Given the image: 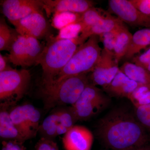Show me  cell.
<instances>
[{
    "instance_id": "obj_32",
    "label": "cell",
    "mask_w": 150,
    "mask_h": 150,
    "mask_svg": "<svg viewBox=\"0 0 150 150\" xmlns=\"http://www.w3.org/2000/svg\"><path fill=\"white\" fill-rule=\"evenodd\" d=\"M130 1L138 10L150 17V0H130Z\"/></svg>"
},
{
    "instance_id": "obj_29",
    "label": "cell",
    "mask_w": 150,
    "mask_h": 150,
    "mask_svg": "<svg viewBox=\"0 0 150 150\" xmlns=\"http://www.w3.org/2000/svg\"><path fill=\"white\" fill-rule=\"evenodd\" d=\"M134 115L144 129L150 132V103L135 107Z\"/></svg>"
},
{
    "instance_id": "obj_28",
    "label": "cell",
    "mask_w": 150,
    "mask_h": 150,
    "mask_svg": "<svg viewBox=\"0 0 150 150\" xmlns=\"http://www.w3.org/2000/svg\"><path fill=\"white\" fill-rule=\"evenodd\" d=\"M85 29V26L81 22L75 23L67 25L60 30L57 39H73L76 38Z\"/></svg>"
},
{
    "instance_id": "obj_25",
    "label": "cell",
    "mask_w": 150,
    "mask_h": 150,
    "mask_svg": "<svg viewBox=\"0 0 150 150\" xmlns=\"http://www.w3.org/2000/svg\"><path fill=\"white\" fill-rule=\"evenodd\" d=\"M26 119L32 138L36 137L40 127V114L39 110L32 105H23Z\"/></svg>"
},
{
    "instance_id": "obj_7",
    "label": "cell",
    "mask_w": 150,
    "mask_h": 150,
    "mask_svg": "<svg viewBox=\"0 0 150 150\" xmlns=\"http://www.w3.org/2000/svg\"><path fill=\"white\" fill-rule=\"evenodd\" d=\"M43 48L36 38L19 35L6 56L8 62L15 66L31 67L36 64Z\"/></svg>"
},
{
    "instance_id": "obj_1",
    "label": "cell",
    "mask_w": 150,
    "mask_h": 150,
    "mask_svg": "<svg viewBox=\"0 0 150 150\" xmlns=\"http://www.w3.org/2000/svg\"><path fill=\"white\" fill-rule=\"evenodd\" d=\"M97 137L112 150H129L146 146L149 141L146 130L135 115L122 108L111 110L99 120Z\"/></svg>"
},
{
    "instance_id": "obj_35",
    "label": "cell",
    "mask_w": 150,
    "mask_h": 150,
    "mask_svg": "<svg viewBox=\"0 0 150 150\" xmlns=\"http://www.w3.org/2000/svg\"><path fill=\"white\" fill-rule=\"evenodd\" d=\"M8 59L6 56H4L0 54V72L4 71L12 68L9 66L8 64Z\"/></svg>"
},
{
    "instance_id": "obj_38",
    "label": "cell",
    "mask_w": 150,
    "mask_h": 150,
    "mask_svg": "<svg viewBox=\"0 0 150 150\" xmlns=\"http://www.w3.org/2000/svg\"><path fill=\"white\" fill-rule=\"evenodd\" d=\"M149 30H150V28H149Z\"/></svg>"
},
{
    "instance_id": "obj_18",
    "label": "cell",
    "mask_w": 150,
    "mask_h": 150,
    "mask_svg": "<svg viewBox=\"0 0 150 150\" xmlns=\"http://www.w3.org/2000/svg\"><path fill=\"white\" fill-rule=\"evenodd\" d=\"M119 69L139 84L150 88V73L144 68L133 63L126 62L119 68Z\"/></svg>"
},
{
    "instance_id": "obj_2",
    "label": "cell",
    "mask_w": 150,
    "mask_h": 150,
    "mask_svg": "<svg viewBox=\"0 0 150 150\" xmlns=\"http://www.w3.org/2000/svg\"><path fill=\"white\" fill-rule=\"evenodd\" d=\"M36 61L43 70L42 86L51 84L67 65L79 46L78 37L73 39H57L50 36Z\"/></svg>"
},
{
    "instance_id": "obj_36",
    "label": "cell",
    "mask_w": 150,
    "mask_h": 150,
    "mask_svg": "<svg viewBox=\"0 0 150 150\" xmlns=\"http://www.w3.org/2000/svg\"><path fill=\"white\" fill-rule=\"evenodd\" d=\"M129 150H150V146L146 145V146L140 147L135 148V149Z\"/></svg>"
},
{
    "instance_id": "obj_20",
    "label": "cell",
    "mask_w": 150,
    "mask_h": 150,
    "mask_svg": "<svg viewBox=\"0 0 150 150\" xmlns=\"http://www.w3.org/2000/svg\"><path fill=\"white\" fill-rule=\"evenodd\" d=\"M132 36L133 34L126 26L118 32L113 50L115 59L118 62L126 56L131 45Z\"/></svg>"
},
{
    "instance_id": "obj_13",
    "label": "cell",
    "mask_w": 150,
    "mask_h": 150,
    "mask_svg": "<svg viewBox=\"0 0 150 150\" xmlns=\"http://www.w3.org/2000/svg\"><path fill=\"white\" fill-rule=\"evenodd\" d=\"M43 9L47 16L62 12L83 13L94 7V3L90 0H43Z\"/></svg>"
},
{
    "instance_id": "obj_23",
    "label": "cell",
    "mask_w": 150,
    "mask_h": 150,
    "mask_svg": "<svg viewBox=\"0 0 150 150\" xmlns=\"http://www.w3.org/2000/svg\"><path fill=\"white\" fill-rule=\"evenodd\" d=\"M59 121L57 129V136L66 134L74 126L77 121L70 106L58 110Z\"/></svg>"
},
{
    "instance_id": "obj_26",
    "label": "cell",
    "mask_w": 150,
    "mask_h": 150,
    "mask_svg": "<svg viewBox=\"0 0 150 150\" xmlns=\"http://www.w3.org/2000/svg\"><path fill=\"white\" fill-rule=\"evenodd\" d=\"M109 13L102 9L93 7L81 14L80 22L85 26V28L91 27Z\"/></svg>"
},
{
    "instance_id": "obj_15",
    "label": "cell",
    "mask_w": 150,
    "mask_h": 150,
    "mask_svg": "<svg viewBox=\"0 0 150 150\" xmlns=\"http://www.w3.org/2000/svg\"><path fill=\"white\" fill-rule=\"evenodd\" d=\"M138 85L119 69L111 83L103 89L110 96L128 98Z\"/></svg>"
},
{
    "instance_id": "obj_12",
    "label": "cell",
    "mask_w": 150,
    "mask_h": 150,
    "mask_svg": "<svg viewBox=\"0 0 150 150\" xmlns=\"http://www.w3.org/2000/svg\"><path fill=\"white\" fill-rule=\"evenodd\" d=\"M93 134L85 126L74 125L64 135L62 139L66 150H91Z\"/></svg>"
},
{
    "instance_id": "obj_30",
    "label": "cell",
    "mask_w": 150,
    "mask_h": 150,
    "mask_svg": "<svg viewBox=\"0 0 150 150\" xmlns=\"http://www.w3.org/2000/svg\"><path fill=\"white\" fill-rule=\"evenodd\" d=\"M122 28L116 31L108 33L98 36L100 40L103 43V48L106 51L113 53L114 46L118 36V32Z\"/></svg>"
},
{
    "instance_id": "obj_24",
    "label": "cell",
    "mask_w": 150,
    "mask_h": 150,
    "mask_svg": "<svg viewBox=\"0 0 150 150\" xmlns=\"http://www.w3.org/2000/svg\"><path fill=\"white\" fill-rule=\"evenodd\" d=\"M81 14L69 12L56 13L54 14L52 25L56 29L60 30L69 25L80 22Z\"/></svg>"
},
{
    "instance_id": "obj_31",
    "label": "cell",
    "mask_w": 150,
    "mask_h": 150,
    "mask_svg": "<svg viewBox=\"0 0 150 150\" xmlns=\"http://www.w3.org/2000/svg\"><path fill=\"white\" fill-rule=\"evenodd\" d=\"M35 150H60L54 140L41 138L35 145Z\"/></svg>"
},
{
    "instance_id": "obj_3",
    "label": "cell",
    "mask_w": 150,
    "mask_h": 150,
    "mask_svg": "<svg viewBox=\"0 0 150 150\" xmlns=\"http://www.w3.org/2000/svg\"><path fill=\"white\" fill-rule=\"evenodd\" d=\"M90 83L87 74H83L42 86L40 93L44 108L50 110L57 106L73 105Z\"/></svg>"
},
{
    "instance_id": "obj_34",
    "label": "cell",
    "mask_w": 150,
    "mask_h": 150,
    "mask_svg": "<svg viewBox=\"0 0 150 150\" xmlns=\"http://www.w3.org/2000/svg\"><path fill=\"white\" fill-rule=\"evenodd\" d=\"M133 62L135 64L145 69L150 64V48L141 55L134 57Z\"/></svg>"
},
{
    "instance_id": "obj_4",
    "label": "cell",
    "mask_w": 150,
    "mask_h": 150,
    "mask_svg": "<svg viewBox=\"0 0 150 150\" xmlns=\"http://www.w3.org/2000/svg\"><path fill=\"white\" fill-rule=\"evenodd\" d=\"M100 41L99 36L92 35L79 46L68 64L52 83L58 82L73 76L91 72L102 52L103 48L100 45Z\"/></svg>"
},
{
    "instance_id": "obj_8",
    "label": "cell",
    "mask_w": 150,
    "mask_h": 150,
    "mask_svg": "<svg viewBox=\"0 0 150 150\" xmlns=\"http://www.w3.org/2000/svg\"><path fill=\"white\" fill-rule=\"evenodd\" d=\"M119 62L114 53L103 48L99 60L91 72L90 79L94 85L104 88L108 86L119 71Z\"/></svg>"
},
{
    "instance_id": "obj_14",
    "label": "cell",
    "mask_w": 150,
    "mask_h": 150,
    "mask_svg": "<svg viewBox=\"0 0 150 150\" xmlns=\"http://www.w3.org/2000/svg\"><path fill=\"white\" fill-rule=\"evenodd\" d=\"M125 26L123 22L110 13L91 27L87 28L78 37L81 44L85 42L92 35H100L116 31Z\"/></svg>"
},
{
    "instance_id": "obj_6",
    "label": "cell",
    "mask_w": 150,
    "mask_h": 150,
    "mask_svg": "<svg viewBox=\"0 0 150 150\" xmlns=\"http://www.w3.org/2000/svg\"><path fill=\"white\" fill-rule=\"evenodd\" d=\"M110 98L96 86L90 83L79 98L70 107L77 121L88 120L109 105Z\"/></svg>"
},
{
    "instance_id": "obj_27",
    "label": "cell",
    "mask_w": 150,
    "mask_h": 150,
    "mask_svg": "<svg viewBox=\"0 0 150 150\" xmlns=\"http://www.w3.org/2000/svg\"><path fill=\"white\" fill-rule=\"evenodd\" d=\"M128 99L135 107L150 103V88L147 86L139 84Z\"/></svg>"
},
{
    "instance_id": "obj_22",
    "label": "cell",
    "mask_w": 150,
    "mask_h": 150,
    "mask_svg": "<svg viewBox=\"0 0 150 150\" xmlns=\"http://www.w3.org/2000/svg\"><path fill=\"white\" fill-rule=\"evenodd\" d=\"M19 34L15 29H12L4 18L0 19V50L10 51L13 44Z\"/></svg>"
},
{
    "instance_id": "obj_9",
    "label": "cell",
    "mask_w": 150,
    "mask_h": 150,
    "mask_svg": "<svg viewBox=\"0 0 150 150\" xmlns=\"http://www.w3.org/2000/svg\"><path fill=\"white\" fill-rule=\"evenodd\" d=\"M12 24L20 35L34 38L38 40L51 36L49 24L41 10L33 12Z\"/></svg>"
},
{
    "instance_id": "obj_37",
    "label": "cell",
    "mask_w": 150,
    "mask_h": 150,
    "mask_svg": "<svg viewBox=\"0 0 150 150\" xmlns=\"http://www.w3.org/2000/svg\"><path fill=\"white\" fill-rule=\"evenodd\" d=\"M145 69H146L149 73H150V64H149L145 68Z\"/></svg>"
},
{
    "instance_id": "obj_19",
    "label": "cell",
    "mask_w": 150,
    "mask_h": 150,
    "mask_svg": "<svg viewBox=\"0 0 150 150\" xmlns=\"http://www.w3.org/2000/svg\"><path fill=\"white\" fill-rule=\"evenodd\" d=\"M10 115L14 125L25 141L33 139L23 105L11 108Z\"/></svg>"
},
{
    "instance_id": "obj_17",
    "label": "cell",
    "mask_w": 150,
    "mask_h": 150,
    "mask_svg": "<svg viewBox=\"0 0 150 150\" xmlns=\"http://www.w3.org/2000/svg\"><path fill=\"white\" fill-rule=\"evenodd\" d=\"M147 47L150 48L149 28L139 30L133 34L131 45L124 58L130 59Z\"/></svg>"
},
{
    "instance_id": "obj_21",
    "label": "cell",
    "mask_w": 150,
    "mask_h": 150,
    "mask_svg": "<svg viewBox=\"0 0 150 150\" xmlns=\"http://www.w3.org/2000/svg\"><path fill=\"white\" fill-rule=\"evenodd\" d=\"M59 113L58 110L52 112L43 120L40 124L38 133L41 138L53 140L58 137L57 129L59 121Z\"/></svg>"
},
{
    "instance_id": "obj_16",
    "label": "cell",
    "mask_w": 150,
    "mask_h": 150,
    "mask_svg": "<svg viewBox=\"0 0 150 150\" xmlns=\"http://www.w3.org/2000/svg\"><path fill=\"white\" fill-rule=\"evenodd\" d=\"M0 137L3 141L15 140L24 143L25 140L14 126L10 117L12 107L1 103Z\"/></svg>"
},
{
    "instance_id": "obj_5",
    "label": "cell",
    "mask_w": 150,
    "mask_h": 150,
    "mask_svg": "<svg viewBox=\"0 0 150 150\" xmlns=\"http://www.w3.org/2000/svg\"><path fill=\"white\" fill-rule=\"evenodd\" d=\"M31 79L29 71L11 69L0 72V101L14 107L26 93Z\"/></svg>"
},
{
    "instance_id": "obj_10",
    "label": "cell",
    "mask_w": 150,
    "mask_h": 150,
    "mask_svg": "<svg viewBox=\"0 0 150 150\" xmlns=\"http://www.w3.org/2000/svg\"><path fill=\"white\" fill-rule=\"evenodd\" d=\"M110 11L123 22L132 26L150 28V17L138 9L130 0H110Z\"/></svg>"
},
{
    "instance_id": "obj_11",
    "label": "cell",
    "mask_w": 150,
    "mask_h": 150,
    "mask_svg": "<svg viewBox=\"0 0 150 150\" xmlns=\"http://www.w3.org/2000/svg\"><path fill=\"white\" fill-rule=\"evenodd\" d=\"M2 12L12 24L35 11L43 9V0H4L1 1Z\"/></svg>"
},
{
    "instance_id": "obj_33",
    "label": "cell",
    "mask_w": 150,
    "mask_h": 150,
    "mask_svg": "<svg viewBox=\"0 0 150 150\" xmlns=\"http://www.w3.org/2000/svg\"><path fill=\"white\" fill-rule=\"evenodd\" d=\"M1 150H27L23 143L15 141H3Z\"/></svg>"
}]
</instances>
